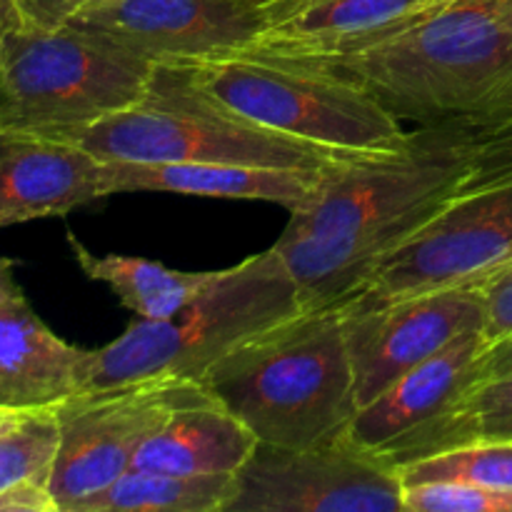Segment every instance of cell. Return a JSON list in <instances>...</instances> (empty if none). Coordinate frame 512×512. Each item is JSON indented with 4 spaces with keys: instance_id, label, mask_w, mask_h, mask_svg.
Segmentation results:
<instances>
[{
    "instance_id": "obj_1",
    "label": "cell",
    "mask_w": 512,
    "mask_h": 512,
    "mask_svg": "<svg viewBox=\"0 0 512 512\" xmlns=\"http://www.w3.org/2000/svg\"><path fill=\"white\" fill-rule=\"evenodd\" d=\"M475 133L458 123L423 125L400 153L355 155L325 170L315 198L290 213L273 245L303 308L353 298L380 260L458 193Z\"/></svg>"
},
{
    "instance_id": "obj_2",
    "label": "cell",
    "mask_w": 512,
    "mask_h": 512,
    "mask_svg": "<svg viewBox=\"0 0 512 512\" xmlns=\"http://www.w3.org/2000/svg\"><path fill=\"white\" fill-rule=\"evenodd\" d=\"M305 68L353 80L403 123L495 128L512 120V0H438L363 53Z\"/></svg>"
},
{
    "instance_id": "obj_3",
    "label": "cell",
    "mask_w": 512,
    "mask_h": 512,
    "mask_svg": "<svg viewBox=\"0 0 512 512\" xmlns=\"http://www.w3.org/2000/svg\"><path fill=\"white\" fill-rule=\"evenodd\" d=\"M200 385L260 443L305 448L348 428L358 413L340 305L303 308L210 365Z\"/></svg>"
},
{
    "instance_id": "obj_4",
    "label": "cell",
    "mask_w": 512,
    "mask_h": 512,
    "mask_svg": "<svg viewBox=\"0 0 512 512\" xmlns=\"http://www.w3.org/2000/svg\"><path fill=\"white\" fill-rule=\"evenodd\" d=\"M50 138L80 145L103 163H233L323 170L355 158L240 118L210 98L183 63H155L148 93L133 108L50 133Z\"/></svg>"
},
{
    "instance_id": "obj_5",
    "label": "cell",
    "mask_w": 512,
    "mask_h": 512,
    "mask_svg": "<svg viewBox=\"0 0 512 512\" xmlns=\"http://www.w3.org/2000/svg\"><path fill=\"white\" fill-rule=\"evenodd\" d=\"M303 310L298 285L273 248L218 270L208 288L163 320L135 318L123 335L93 350L85 390L175 375L198 380L260 330Z\"/></svg>"
},
{
    "instance_id": "obj_6",
    "label": "cell",
    "mask_w": 512,
    "mask_h": 512,
    "mask_svg": "<svg viewBox=\"0 0 512 512\" xmlns=\"http://www.w3.org/2000/svg\"><path fill=\"white\" fill-rule=\"evenodd\" d=\"M183 65L210 98L240 118L335 153H400L415 140L368 90L325 70L250 53Z\"/></svg>"
},
{
    "instance_id": "obj_7",
    "label": "cell",
    "mask_w": 512,
    "mask_h": 512,
    "mask_svg": "<svg viewBox=\"0 0 512 512\" xmlns=\"http://www.w3.org/2000/svg\"><path fill=\"white\" fill-rule=\"evenodd\" d=\"M213 395L198 380L158 375L113 388L83 390L55 408L60 440L48 490L55 510L75 512L83 500L133 468L145 440L180 408Z\"/></svg>"
},
{
    "instance_id": "obj_8",
    "label": "cell",
    "mask_w": 512,
    "mask_h": 512,
    "mask_svg": "<svg viewBox=\"0 0 512 512\" xmlns=\"http://www.w3.org/2000/svg\"><path fill=\"white\" fill-rule=\"evenodd\" d=\"M512 263V180L458 193L405 243L390 250L353 295L383 303L400 295L480 285Z\"/></svg>"
},
{
    "instance_id": "obj_9",
    "label": "cell",
    "mask_w": 512,
    "mask_h": 512,
    "mask_svg": "<svg viewBox=\"0 0 512 512\" xmlns=\"http://www.w3.org/2000/svg\"><path fill=\"white\" fill-rule=\"evenodd\" d=\"M228 512H398V470L360 448L348 430L305 448L258 443L235 473Z\"/></svg>"
},
{
    "instance_id": "obj_10",
    "label": "cell",
    "mask_w": 512,
    "mask_h": 512,
    "mask_svg": "<svg viewBox=\"0 0 512 512\" xmlns=\"http://www.w3.org/2000/svg\"><path fill=\"white\" fill-rule=\"evenodd\" d=\"M488 348L483 330L460 335L358 408L345 430L360 448L395 470L455 450V415L483 375Z\"/></svg>"
},
{
    "instance_id": "obj_11",
    "label": "cell",
    "mask_w": 512,
    "mask_h": 512,
    "mask_svg": "<svg viewBox=\"0 0 512 512\" xmlns=\"http://www.w3.org/2000/svg\"><path fill=\"white\" fill-rule=\"evenodd\" d=\"M338 305L358 408L460 335L485 330V298L478 285L423 290L383 303L348 298Z\"/></svg>"
},
{
    "instance_id": "obj_12",
    "label": "cell",
    "mask_w": 512,
    "mask_h": 512,
    "mask_svg": "<svg viewBox=\"0 0 512 512\" xmlns=\"http://www.w3.org/2000/svg\"><path fill=\"white\" fill-rule=\"evenodd\" d=\"M153 63L238 55L268 28L260 0H110L70 20Z\"/></svg>"
},
{
    "instance_id": "obj_13",
    "label": "cell",
    "mask_w": 512,
    "mask_h": 512,
    "mask_svg": "<svg viewBox=\"0 0 512 512\" xmlns=\"http://www.w3.org/2000/svg\"><path fill=\"white\" fill-rule=\"evenodd\" d=\"M438 0H270L268 28L245 53L325 63L363 53Z\"/></svg>"
},
{
    "instance_id": "obj_14",
    "label": "cell",
    "mask_w": 512,
    "mask_h": 512,
    "mask_svg": "<svg viewBox=\"0 0 512 512\" xmlns=\"http://www.w3.org/2000/svg\"><path fill=\"white\" fill-rule=\"evenodd\" d=\"M108 198L103 160L38 133H0V228L58 218Z\"/></svg>"
},
{
    "instance_id": "obj_15",
    "label": "cell",
    "mask_w": 512,
    "mask_h": 512,
    "mask_svg": "<svg viewBox=\"0 0 512 512\" xmlns=\"http://www.w3.org/2000/svg\"><path fill=\"white\" fill-rule=\"evenodd\" d=\"M93 350L65 343L25 295L0 303V410H55L88 385Z\"/></svg>"
},
{
    "instance_id": "obj_16",
    "label": "cell",
    "mask_w": 512,
    "mask_h": 512,
    "mask_svg": "<svg viewBox=\"0 0 512 512\" xmlns=\"http://www.w3.org/2000/svg\"><path fill=\"white\" fill-rule=\"evenodd\" d=\"M330 168V165H328ZM233 163H103L105 195L178 193L218 200H260L298 213L318 193L325 170Z\"/></svg>"
},
{
    "instance_id": "obj_17",
    "label": "cell",
    "mask_w": 512,
    "mask_h": 512,
    "mask_svg": "<svg viewBox=\"0 0 512 512\" xmlns=\"http://www.w3.org/2000/svg\"><path fill=\"white\" fill-rule=\"evenodd\" d=\"M258 443V435L238 415L210 398L175 410L163 428L145 440L133 468L173 475H235Z\"/></svg>"
},
{
    "instance_id": "obj_18",
    "label": "cell",
    "mask_w": 512,
    "mask_h": 512,
    "mask_svg": "<svg viewBox=\"0 0 512 512\" xmlns=\"http://www.w3.org/2000/svg\"><path fill=\"white\" fill-rule=\"evenodd\" d=\"M70 248L80 270L90 280H100L108 285L120 303L135 313V318L163 320L178 313L195 295L203 293L218 270L210 273H185L173 270L158 260L125 258V255H93L83 243L70 235Z\"/></svg>"
},
{
    "instance_id": "obj_19",
    "label": "cell",
    "mask_w": 512,
    "mask_h": 512,
    "mask_svg": "<svg viewBox=\"0 0 512 512\" xmlns=\"http://www.w3.org/2000/svg\"><path fill=\"white\" fill-rule=\"evenodd\" d=\"M238 495L235 475H173L135 470L83 500L75 512H228Z\"/></svg>"
},
{
    "instance_id": "obj_20",
    "label": "cell",
    "mask_w": 512,
    "mask_h": 512,
    "mask_svg": "<svg viewBox=\"0 0 512 512\" xmlns=\"http://www.w3.org/2000/svg\"><path fill=\"white\" fill-rule=\"evenodd\" d=\"M460 445L512 440V338L490 343L485 370L455 415Z\"/></svg>"
},
{
    "instance_id": "obj_21",
    "label": "cell",
    "mask_w": 512,
    "mask_h": 512,
    "mask_svg": "<svg viewBox=\"0 0 512 512\" xmlns=\"http://www.w3.org/2000/svg\"><path fill=\"white\" fill-rule=\"evenodd\" d=\"M403 485L475 483L512 490V440H475L443 455L403 465Z\"/></svg>"
},
{
    "instance_id": "obj_22",
    "label": "cell",
    "mask_w": 512,
    "mask_h": 512,
    "mask_svg": "<svg viewBox=\"0 0 512 512\" xmlns=\"http://www.w3.org/2000/svg\"><path fill=\"white\" fill-rule=\"evenodd\" d=\"M58 440L60 428L55 410L20 415L13 428L0 433V490L23 483L48 485Z\"/></svg>"
},
{
    "instance_id": "obj_23",
    "label": "cell",
    "mask_w": 512,
    "mask_h": 512,
    "mask_svg": "<svg viewBox=\"0 0 512 512\" xmlns=\"http://www.w3.org/2000/svg\"><path fill=\"white\" fill-rule=\"evenodd\" d=\"M408 512H512V490L475 483L405 485Z\"/></svg>"
},
{
    "instance_id": "obj_24",
    "label": "cell",
    "mask_w": 512,
    "mask_h": 512,
    "mask_svg": "<svg viewBox=\"0 0 512 512\" xmlns=\"http://www.w3.org/2000/svg\"><path fill=\"white\" fill-rule=\"evenodd\" d=\"M485 298V338L488 343L512 338V263L478 285Z\"/></svg>"
},
{
    "instance_id": "obj_25",
    "label": "cell",
    "mask_w": 512,
    "mask_h": 512,
    "mask_svg": "<svg viewBox=\"0 0 512 512\" xmlns=\"http://www.w3.org/2000/svg\"><path fill=\"white\" fill-rule=\"evenodd\" d=\"M23 13L25 25L30 28H60L70 20L78 18L80 13L98 5L110 3V0H15Z\"/></svg>"
},
{
    "instance_id": "obj_26",
    "label": "cell",
    "mask_w": 512,
    "mask_h": 512,
    "mask_svg": "<svg viewBox=\"0 0 512 512\" xmlns=\"http://www.w3.org/2000/svg\"><path fill=\"white\" fill-rule=\"evenodd\" d=\"M0 512H58L45 483H23L0 490Z\"/></svg>"
},
{
    "instance_id": "obj_27",
    "label": "cell",
    "mask_w": 512,
    "mask_h": 512,
    "mask_svg": "<svg viewBox=\"0 0 512 512\" xmlns=\"http://www.w3.org/2000/svg\"><path fill=\"white\" fill-rule=\"evenodd\" d=\"M20 28H25V20L18 3H15V0H0V40Z\"/></svg>"
},
{
    "instance_id": "obj_28",
    "label": "cell",
    "mask_w": 512,
    "mask_h": 512,
    "mask_svg": "<svg viewBox=\"0 0 512 512\" xmlns=\"http://www.w3.org/2000/svg\"><path fill=\"white\" fill-rule=\"evenodd\" d=\"M13 268H15L13 260L0 258V303H3V300L20 298V295H23V290H20V285L15 283V278H13Z\"/></svg>"
},
{
    "instance_id": "obj_29",
    "label": "cell",
    "mask_w": 512,
    "mask_h": 512,
    "mask_svg": "<svg viewBox=\"0 0 512 512\" xmlns=\"http://www.w3.org/2000/svg\"><path fill=\"white\" fill-rule=\"evenodd\" d=\"M25 415H28V413H25ZM18 420H20L18 413H5V410H0V433H5L8 428H13Z\"/></svg>"
},
{
    "instance_id": "obj_30",
    "label": "cell",
    "mask_w": 512,
    "mask_h": 512,
    "mask_svg": "<svg viewBox=\"0 0 512 512\" xmlns=\"http://www.w3.org/2000/svg\"><path fill=\"white\" fill-rule=\"evenodd\" d=\"M260 3H270V0H260Z\"/></svg>"
}]
</instances>
